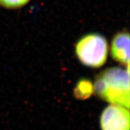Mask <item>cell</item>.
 I'll use <instances>...</instances> for the list:
<instances>
[{"instance_id":"cell-1","label":"cell","mask_w":130,"mask_h":130,"mask_svg":"<svg viewBox=\"0 0 130 130\" xmlns=\"http://www.w3.org/2000/svg\"><path fill=\"white\" fill-rule=\"evenodd\" d=\"M94 90L104 100L129 107V68L127 71L119 68L104 70L96 78Z\"/></svg>"},{"instance_id":"cell-2","label":"cell","mask_w":130,"mask_h":130,"mask_svg":"<svg viewBox=\"0 0 130 130\" xmlns=\"http://www.w3.org/2000/svg\"><path fill=\"white\" fill-rule=\"evenodd\" d=\"M75 53L79 61L85 66L100 68L107 60L108 43L101 35L88 34L78 41Z\"/></svg>"},{"instance_id":"cell-3","label":"cell","mask_w":130,"mask_h":130,"mask_svg":"<svg viewBox=\"0 0 130 130\" xmlns=\"http://www.w3.org/2000/svg\"><path fill=\"white\" fill-rule=\"evenodd\" d=\"M129 113L125 107L112 104L105 108L100 119L102 130H129Z\"/></svg>"},{"instance_id":"cell-4","label":"cell","mask_w":130,"mask_h":130,"mask_svg":"<svg viewBox=\"0 0 130 130\" xmlns=\"http://www.w3.org/2000/svg\"><path fill=\"white\" fill-rule=\"evenodd\" d=\"M111 55L115 60L129 64V35L125 31L117 33L111 42Z\"/></svg>"},{"instance_id":"cell-5","label":"cell","mask_w":130,"mask_h":130,"mask_svg":"<svg viewBox=\"0 0 130 130\" xmlns=\"http://www.w3.org/2000/svg\"><path fill=\"white\" fill-rule=\"evenodd\" d=\"M93 91V87L91 81L86 79H81L77 83L74 90L76 98L80 100H85L90 97Z\"/></svg>"},{"instance_id":"cell-6","label":"cell","mask_w":130,"mask_h":130,"mask_svg":"<svg viewBox=\"0 0 130 130\" xmlns=\"http://www.w3.org/2000/svg\"><path fill=\"white\" fill-rule=\"evenodd\" d=\"M31 0H0V7L7 9H16L24 7Z\"/></svg>"}]
</instances>
